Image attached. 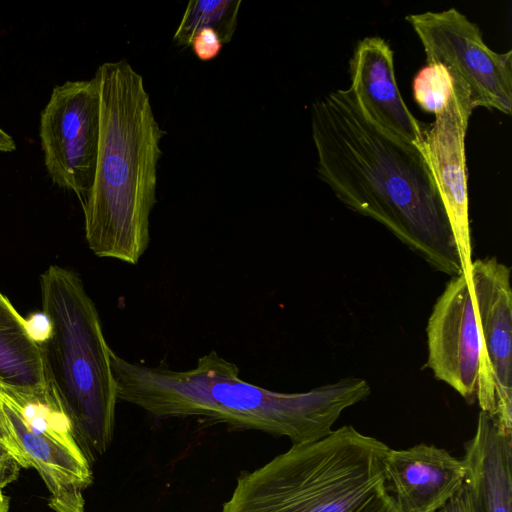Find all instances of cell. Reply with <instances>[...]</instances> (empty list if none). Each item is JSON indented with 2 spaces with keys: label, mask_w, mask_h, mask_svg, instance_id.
<instances>
[{
  "label": "cell",
  "mask_w": 512,
  "mask_h": 512,
  "mask_svg": "<svg viewBox=\"0 0 512 512\" xmlns=\"http://www.w3.org/2000/svg\"><path fill=\"white\" fill-rule=\"evenodd\" d=\"M2 405L14 438L49 491V507L55 512H85L84 491L93 481L90 462L30 431L7 401L2 399Z\"/></svg>",
  "instance_id": "obj_13"
},
{
  "label": "cell",
  "mask_w": 512,
  "mask_h": 512,
  "mask_svg": "<svg viewBox=\"0 0 512 512\" xmlns=\"http://www.w3.org/2000/svg\"><path fill=\"white\" fill-rule=\"evenodd\" d=\"M437 512H477V509L470 490L463 484L454 497Z\"/></svg>",
  "instance_id": "obj_24"
},
{
  "label": "cell",
  "mask_w": 512,
  "mask_h": 512,
  "mask_svg": "<svg viewBox=\"0 0 512 512\" xmlns=\"http://www.w3.org/2000/svg\"><path fill=\"white\" fill-rule=\"evenodd\" d=\"M469 284L482 353L476 401L502 432L512 435L511 270L496 257L476 259Z\"/></svg>",
  "instance_id": "obj_8"
},
{
  "label": "cell",
  "mask_w": 512,
  "mask_h": 512,
  "mask_svg": "<svg viewBox=\"0 0 512 512\" xmlns=\"http://www.w3.org/2000/svg\"><path fill=\"white\" fill-rule=\"evenodd\" d=\"M25 326L30 337L38 344L44 343L50 336L52 325L48 316L42 311L33 313L25 319Z\"/></svg>",
  "instance_id": "obj_22"
},
{
  "label": "cell",
  "mask_w": 512,
  "mask_h": 512,
  "mask_svg": "<svg viewBox=\"0 0 512 512\" xmlns=\"http://www.w3.org/2000/svg\"><path fill=\"white\" fill-rule=\"evenodd\" d=\"M406 21L423 46L427 64L444 66L466 88L474 109L511 113V51L491 50L479 27L455 8L409 14Z\"/></svg>",
  "instance_id": "obj_6"
},
{
  "label": "cell",
  "mask_w": 512,
  "mask_h": 512,
  "mask_svg": "<svg viewBox=\"0 0 512 512\" xmlns=\"http://www.w3.org/2000/svg\"><path fill=\"white\" fill-rule=\"evenodd\" d=\"M426 338L423 368L473 404L482 353L474 297L465 275L447 281L428 318Z\"/></svg>",
  "instance_id": "obj_10"
},
{
  "label": "cell",
  "mask_w": 512,
  "mask_h": 512,
  "mask_svg": "<svg viewBox=\"0 0 512 512\" xmlns=\"http://www.w3.org/2000/svg\"><path fill=\"white\" fill-rule=\"evenodd\" d=\"M42 311L51 321L39 345L46 383L67 412L90 464L111 445L117 387L96 306L79 275L51 265L40 276Z\"/></svg>",
  "instance_id": "obj_4"
},
{
  "label": "cell",
  "mask_w": 512,
  "mask_h": 512,
  "mask_svg": "<svg viewBox=\"0 0 512 512\" xmlns=\"http://www.w3.org/2000/svg\"><path fill=\"white\" fill-rule=\"evenodd\" d=\"M446 106L427 125L420 150L431 169L442 199L463 275L469 281L473 244L471 238L465 136L474 110L466 88L453 79Z\"/></svg>",
  "instance_id": "obj_9"
},
{
  "label": "cell",
  "mask_w": 512,
  "mask_h": 512,
  "mask_svg": "<svg viewBox=\"0 0 512 512\" xmlns=\"http://www.w3.org/2000/svg\"><path fill=\"white\" fill-rule=\"evenodd\" d=\"M0 380L11 386L46 383L40 347L4 295L0 298Z\"/></svg>",
  "instance_id": "obj_16"
},
{
  "label": "cell",
  "mask_w": 512,
  "mask_h": 512,
  "mask_svg": "<svg viewBox=\"0 0 512 512\" xmlns=\"http://www.w3.org/2000/svg\"><path fill=\"white\" fill-rule=\"evenodd\" d=\"M452 87V77L444 66L427 64L413 79V97L422 110L435 115L446 106Z\"/></svg>",
  "instance_id": "obj_18"
},
{
  "label": "cell",
  "mask_w": 512,
  "mask_h": 512,
  "mask_svg": "<svg viewBox=\"0 0 512 512\" xmlns=\"http://www.w3.org/2000/svg\"><path fill=\"white\" fill-rule=\"evenodd\" d=\"M355 512H400L386 483L381 485Z\"/></svg>",
  "instance_id": "obj_20"
},
{
  "label": "cell",
  "mask_w": 512,
  "mask_h": 512,
  "mask_svg": "<svg viewBox=\"0 0 512 512\" xmlns=\"http://www.w3.org/2000/svg\"><path fill=\"white\" fill-rule=\"evenodd\" d=\"M100 102L95 78L56 85L40 114L39 138L53 184L82 203L97 163Z\"/></svg>",
  "instance_id": "obj_7"
},
{
  "label": "cell",
  "mask_w": 512,
  "mask_h": 512,
  "mask_svg": "<svg viewBox=\"0 0 512 512\" xmlns=\"http://www.w3.org/2000/svg\"><path fill=\"white\" fill-rule=\"evenodd\" d=\"M311 128L318 175L341 203L383 225L433 270L463 274L434 177L415 144L373 122L350 88L312 103Z\"/></svg>",
  "instance_id": "obj_1"
},
{
  "label": "cell",
  "mask_w": 512,
  "mask_h": 512,
  "mask_svg": "<svg viewBox=\"0 0 512 512\" xmlns=\"http://www.w3.org/2000/svg\"><path fill=\"white\" fill-rule=\"evenodd\" d=\"M10 499L7 497L3 491L0 492V512H8L10 506Z\"/></svg>",
  "instance_id": "obj_26"
},
{
  "label": "cell",
  "mask_w": 512,
  "mask_h": 512,
  "mask_svg": "<svg viewBox=\"0 0 512 512\" xmlns=\"http://www.w3.org/2000/svg\"><path fill=\"white\" fill-rule=\"evenodd\" d=\"M241 0H191L188 2L173 41L190 46L195 35L203 29L213 30L221 42L228 43L236 31Z\"/></svg>",
  "instance_id": "obj_17"
},
{
  "label": "cell",
  "mask_w": 512,
  "mask_h": 512,
  "mask_svg": "<svg viewBox=\"0 0 512 512\" xmlns=\"http://www.w3.org/2000/svg\"><path fill=\"white\" fill-rule=\"evenodd\" d=\"M386 483L400 512H437L464 484L462 459L444 448L420 443L389 448L384 459Z\"/></svg>",
  "instance_id": "obj_12"
},
{
  "label": "cell",
  "mask_w": 512,
  "mask_h": 512,
  "mask_svg": "<svg viewBox=\"0 0 512 512\" xmlns=\"http://www.w3.org/2000/svg\"><path fill=\"white\" fill-rule=\"evenodd\" d=\"M0 394L30 431L55 441L79 458H86L72 422L49 384L11 386L2 382Z\"/></svg>",
  "instance_id": "obj_15"
},
{
  "label": "cell",
  "mask_w": 512,
  "mask_h": 512,
  "mask_svg": "<svg viewBox=\"0 0 512 512\" xmlns=\"http://www.w3.org/2000/svg\"><path fill=\"white\" fill-rule=\"evenodd\" d=\"M100 102L97 163L81 203L89 248L99 257L137 264L150 243L160 142L144 80L126 59L96 70Z\"/></svg>",
  "instance_id": "obj_3"
},
{
  "label": "cell",
  "mask_w": 512,
  "mask_h": 512,
  "mask_svg": "<svg viewBox=\"0 0 512 512\" xmlns=\"http://www.w3.org/2000/svg\"><path fill=\"white\" fill-rule=\"evenodd\" d=\"M2 381L0 380V388ZM0 442L6 445L17 457L22 468H29L30 465L24 456L22 449L14 438L8 420L3 410L2 398L0 394Z\"/></svg>",
  "instance_id": "obj_23"
},
{
  "label": "cell",
  "mask_w": 512,
  "mask_h": 512,
  "mask_svg": "<svg viewBox=\"0 0 512 512\" xmlns=\"http://www.w3.org/2000/svg\"><path fill=\"white\" fill-rule=\"evenodd\" d=\"M16 149L14 139L0 128V151L13 152Z\"/></svg>",
  "instance_id": "obj_25"
},
{
  "label": "cell",
  "mask_w": 512,
  "mask_h": 512,
  "mask_svg": "<svg viewBox=\"0 0 512 512\" xmlns=\"http://www.w3.org/2000/svg\"><path fill=\"white\" fill-rule=\"evenodd\" d=\"M3 296V294L0 292V298Z\"/></svg>",
  "instance_id": "obj_27"
},
{
  "label": "cell",
  "mask_w": 512,
  "mask_h": 512,
  "mask_svg": "<svg viewBox=\"0 0 512 512\" xmlns=\"http://www.w3.org/2000/svg\"><path fill=\"white\" fill-rule=\"evenodd\" d=\"M390 447L352 425L311 443L293 444L242 472L220 512H355L386 483Z\"/></svg>",
  "instance_id": "obj_5"
},
{
  "label": "cell",
  "mask_w": 512,
  "mask_h": 512,
  "mask_svg": "<svg viewBox=\"0 0 512 512\" xmlns=\"http://www.w3.org/2000/svg\"><path fill=\"white\" fill-rule=\"evenodd\" d=\"M349 72L350 89L369 118L390 134L420 148L427 125L410 112L401 96L389 44L378 36L358 41Z\"/></svg>",
  "instance_id": "obj_11"
},
{
  "label": "cell",
  "mask_w": 512,
  "mask_h": 512,
  "mask_svg": "<svg viewBox=\"0 0 512 512\" xmlns=\"http://www.w3.org/2000/svg\"><path fill=\"white\" fill-rule=\"evenodd\" d=\"M461 459L464 484L477 512H512V435L503 433L492 416L480 411Z\"/></svg>",
  "instance_id": "obj_14"
},
{
  "label": "cell",
  "mask_w": 512,
  "mask_h": 512,
  "mask_svg": "<svg viewBox=\"0 0 512 512\" xmlns=\"http://www.w3.org/2000/svg\"><path fill=\"white\" fill-rule=\"evenodd\" d=\"M223 43L211 29H203L192 39L190 47L195 56L201 61L216 58L222 50Z\"/></svg>",
  "instance_id": "obj_19"
},
{
  "label": "cell",
  "mask_w": 512,
  "mask_h": 512,
  "mask_svg": "<svg viewBox=\"0 0 512 512\" xmlns=\"http://www.w3.org/2000/svg\"><path fill=\"white\" fill-rule=\"evenodd\" d=\"M118 400L157 419L200 417L236 430L286 437L292 445L318 441L341 413L366 400L371 388L346 377L305 392L283 393L248 383L236 364L212 350L188 370L128 361L111 350Z\"/></svg>",
  "instance_id": "obj_2"
},
{
  "label": "cell",
  "mask_w": 512,
  "mask_h": 512,
  "mask_svg": "<svg viewBox=\"0 0 512 512\" xmlns=\"http://www.w3.org/2000/svg\"><path fill=\"white\" fill-rule=\"evenodd\" d=\"M22 466L15 454L0 442V492L17 480Z\"/></svg>",
  "instance_id": "obj_21"
}]
</instances>
